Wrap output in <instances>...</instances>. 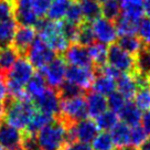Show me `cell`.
Listing matches in <instances>:
<instances>
[{
	"mask_svg": "<svg viewBox=\"0 0 150 150\" xmlns=\"http://www.w3.org/2000/svg\"><path fill=\"white\" fill-rule=\"evenodd\" d=\"M65 18L67 22H71V23L76 24V25H80L81 23H83L85 21L83 13H82V10H81L80 6H79L76 0L72 1L70 8L67 9V12L65 14Z\"/></svg>",
	"mask_w": 150,
	"mask_h": 150,
	"instance_id": "obj_38",
	"label": "cell"
},
{
	"mask_svg": "<svg viewBox=\"0 0 150 150\" xmlns=\"http://www.w3.org/2000/svg\"><path fill=\"white\" fill-rule=\"evenodd\" d=\"M72 1L73 0H52L47 13V19L52 21H60L61 19L65 18Z\"/></svg>",
	"mask_w": 150,
	"mask_h": 150,
	"instance_id": "obj_27",
	"label": "cell"
},
{
	"mask_svg": "<svg viewBox=\"0 0 150 150\" xmlns=\"http://www.w3.org/2000/svg\"><path fill=\"white\" fill-rule=\"evenodd\" d=\"M6 124L17 129H25L37 110L31 99H6Z\"/></svg>",
	"mask_w": 150,
	"mask_h": 150,
	"instance_id": "obj_4",
	"label": "cell"
},
{
	"mask_svg": "<svg viewBox=\"0 0 150 150\" xmlns=\"http://www.w3.org/2000/svg\"><path fill=\"white\" fill-rule=\"evenodd\" d=\"M64 60L72 66L94 69L93 61L88 54L87 47H82L80 44H71L64 52Z\"/></svg>",
	"mask_w": 150,
	"mask_h": 150,
	"instance_id": "obj_13",
	"label": "cell"
},
{
	"mask_svg": "<svg viewBox=\"0 0 150 150\" xmlns=\"http://www.w3.org/2000/svg\"><path fill=\"white\" fill-rule=\"evenodd\" d=\"M25 86H27L25 93L28 94V96L32 100V99H35L41 94L44 93V91L47 89V82L42 76V74L40 72H37L32 75V77L30 79V81Z\"/></svg>",
	"mask_w": 150,
	"mask_h": 150,
	"instance_id": "obj_24",
	"label": "cell"
},
{
	"mask_svg": "<svg viewBox=\"0 0 150 150\" xmlns=\"http://www.w3.org/2000/svg\"><path fill=\"white\" fill-rule=\"evenodd\" d=\"M98 127L96 122L92 119L85 118L83 120L74 124V132L76 141L88 144L94 140V138L98 135Z\"/></svg>",
	"mask_w": 150,
	"mask_h": 150,
	"instance_id": "obj_15",
	"label": "cell"
},
{
	"mask_svg": "<svg viewBox=\"0 0 150 150\" xmlns=\"http://www.w3.org/2000/svg\"><path fill=\"white\" fill-rule=\"evenodd\" d=\"M33 105L37 110L47 114L55 118L60 112V103L61 98L57 94V91L54 88H47L44 93L39 97L33 99Z\"/></svg>",
	"mask_w": 150,
	"mask_h": 150,
	"instance_id": "obj_9",
	"label": "cell"
},
{
	"mask_svg": "<svg viewBox=\"0 0 150 150\" xmlns=\"http://www.w3.org/2000/svg\"><path fill=\"white\" fill-rule=\"evenodd\" d=\"M52 0H31V7L38 18L42 19L47 16Z\"/></svg>",
	"mask_w": 150,
	"mask_h": 150,
	"instance_id": "obj_42",
	"label": "cell"
},
{
	"mask_svg": "<svg viewBox=\"0 0 150 150\" xmlns=\"http://www.w3.org/2000/svg\"><path fill=\"white\" fill-rule=\"evenodd\" d=\"M35 29L39 32V38L56 54H62L70 47L64 33L62 31L61 21H52L49 19H40Z\"/></svg>",
	"mask_w": 150,
	"mask_h": 150,
	"instance_id": "obj_2",
	"label": "cell"
},
{
	"mask_svg": "<svg viewBox=\"0 0 150 150\" xmlns=\"http://www.w3.org/2000/svg\"><path fill=\"white\" fill-rule=\"evenodd\" d=\"M141 122H142V128L147 134L150 135V110H147L144 114V116L141 117Z\"/></svg>",
	"mask_w": 150,
	"mask_h": 150,
	"instance_id": "obj_45",
	"label": "cell"
},
{
	"mask_svg": "<svg viewBox=\"0 0 150 150\" xmlns=\"http://www.w3.org/2000/svg\"><path fill=\"white\" fill-rule=\"evenodd\" d=\"M148 85H149V87H150V75L148 76Z\"/></svg>",
	"mask_w": 150,
	"mask_h": 150,
	"instance_id": "obj_50",
	"label": "cell"
},
{
	"mask_svg": "<svg viewBox=\"0 0 150 150\" xmlns=\"http://www.w3.org/2000/svg\"><path fill=\"white\" fill-rule=\"evenodd\" d=\"M86 105H87V115L92 118L98 117L100 114L107 110L108 107L107 98L95 92L87 94Z\"/></svg>",
	"mask_w": 150,
	"mask_h": 150,
	"instance_id": "obj_16",
	"label": "cell"
},
{
	"mask_svg": "<svg viewBox=\"0 0 150 150\" xmlns=\"http://www.w3.org/2000/svg\"><path fill=\"white\" fill-rule=\"evenodd\" d=\"M115 144L112 141V135L108 131L99 132L97 136L94 138L93 150H116L115 149Z\"/></svg>",
	"mask_w": 150,
	"mask_h": 150,
	"instance_id": "obj_34",
	"label": "cell"
},
{
	"mask_svg": "<svg viewBox=\"0 0 150 150\" xmlns=\"http://www.w3.org/2000/svg\"><path fill=\"white\" fill-rule=\"evenodd\" d=\"M55 52L47 47L40 38H35L25 57L28 59L33 67L40 71L44 66H47L55 57Z\"/></svg>",
	"mask_w": 150,
	"mask_h": 150,
	"instance_id": "obj_7",
	"label": "cell"
},
{
	"mask_svg": "<svg viewBox=\"0 0 150 150\" xmlns=\"http://www.w3.org/2000/svg\"><path fill=\"white\" fill-rule=\"evenodd\" d=\"M142 4H144L145 13L147 14V17L150 18V0H142Z\"/></svg>",
	"mask_w": 150,
	"mask_h": 150,
	"instance_id": "obj_47",
	"label": "cell"
},
{
	"mask_svg": "<svg viewBox=\"0 0 150 150\" xmlns=\"http://www.w3.org/2000/svg\"><path fill=\"white\" fill-rule=\"evenodd\" d=\"M54 118L53 116H50L47 114H44L42 112H39V110H35L33 116L31 117L30 122H29L27 128L24 129V132L28 134V135H31V136H35L39 130H41L43 127L47 126L49 122H51Z\"/></svg>",
	"mask_w": 150,
	"mask_h": 150,
	"instance_id": "obj_22",
	"label": "cell"
},
{
	"mask_svg": "<svg viewBox=\"0 0 150 150\" xmlns=\"http://www.w3.org/2000/svg\"><path fill=\"white\" fill-rule=\"evenodd\" d=\"M119 118L122 120L124 124H126L129 127L138 126L139 122H141V110L137 107L135 103H132L130 100H127L126 104L124 105V107L120 109Z\"/></svg>",
	"mask_w": 150,
	"mask_h": 150,
	"instance_id": "obj_18",
	"label": "cell"
},
{
	"mask_svg": "<svg viewBox=\"0 0 150 150\" xmlns=\"http://www.w3.org/2000/svg\"><path fill=\"white\" fill-rule=\"evenodd\" d=\"M19 57V53L12 45L0 47V74L6 76Z\"/></svg>",
	"mask_w": 150,
	"mask_h": 150,
	"instance_id": "obj_21",
	"label": "cell"
},
{
	"mask_svg": "<svg viewBox=\"0 0 150 150\" xmlns=\"http://www.w3.org/2000/svg\"><path fill=\"white\" fill-rule=\"evenodd\" d=\"M107 63L120 73L124 72L132 75L136 73L135 57L122 50L117 44L112 43L107 49Z\"/></svg>",
	"mask_w": 150,
	"mask_h": 150,
	"instance_id": "obj_6",
	"label": "cell"
},
{
	"mask_svg": "<svg viewBox=\"0 0 150 150\" xmlns=\"http://www.w3.org/2000/svg\"><path fill=\"white\" fill-rule=\"evenodd\" d=\"M7 93H8V91H7L5 76L2 74H0V102L7 99Z\"/></svg>",
	"mask_w": 150,
	"mask_h": 150,
	"instance_id": "obj_44",
	"label": "cell"
},
{
	"mask_svg": "<svg viewBox=\"0 0 150 150\" xmlns=\"http://www.w3.org/2000/svg\"><path fill=\"white\" fill-rule=\"evenodd\" d=\"M94 42H95V35L92 29V24L88 21H84L83 23L80 24L75 44H80L82 47H86L92 45Z\"/></svg>",
	"mask_w": 150,
	"mask_h": 150,
	"instance_id": "obj_31",
	"label": "cell"
},
{
	"mask_svg": "<svg viewBox=\"0 0 150 150\" xmlns=\"http://www.w3.org/2000/svg\"><path fill=\"white\" fill-rule=\"evenodd\" d=\"M115 27L117 30V33L120 35H128V34H135L137 32V27L138 22L134 21L131 19L127 18L125 16L120 14L116 20H115Z\"/></svg>",
	"mask_w": 150,
	"mask_h": 150,
	"instance_id": "obj_32",
	"label": "cell"
},
{
	"mask_svg": "<svg viewBox=\"0 0 150 150\" xmlns=\"http://www.w3.org/2000/svg\"><path fill=\"white\" fill-rule=\"evenodd\" d=\"M96 119V125L99 129L103 131L112 130L114 127L118 124V115L112 110H106L103 114H100Z\"/></svg>",
	"mask_w": 150,
	"mask_h": 150,
	"instance_id": "obj_33",
	"label": "cell"
},
{
	"mask_svg": "<svg viewBox=\"0 0 150 150\" xmlns=\"http://www.w3.org/2000/svg\"><path fill=\"white\" fill-rule=\"evenodd\" d=\"M136 62V73L149 76L150 75V49L149 47H142L141 51L135 56Z\"/></svg>",
	"mask_w": 150,
	"mask_h": 150,
	"instance_id": "obj_30",
	"label": "cell"
},
{
	"mask_svg": "<svg viewBox=\"0 0 150 150\" xmlns=\"http://www.w3.org/2000/svg\"><path fill=\"white\" fill-rule=\"evenodd\" d=\"M137 33H138V38L140 39L142 45L145 47H149L150 49V18L149 17H145L141 18L138 22V27H137Z\"/></svg>",
	"mask_w": 150,
	"mask_h": 150,
	"instance_id": "obj_37",
	"label": "cell"
},
{
	"mask_svg": "<svg viewBox=\"0 0 150 150\" xmlns=\"http://www.w3.org/2000/svg\"><path fill=\"white\" fill-rule=\"evenodd\" d=\"M95 76L96 75H95L94 69H86V67L71 65L66 70L65 79L66 81L77 85L85 92L92 87Z\"/></svg>",
	"mask_w": 150,
	"mask_h": 150,
	"instance_id": "obj_12",
	"label": "cell"
},
{
	"mask_svg": "<svg viewBox=\"0 0 150 150\" xmlns=\"http://www.w3.org/2000/svg\"><path fill=\"white\" fill-rule=\"evenodd\" d=\"M145 13L142 0H122L120 2V14L139 22Z\"/></svg>",
	"mask_w": 150,
	"mask_h": 150,
	"instance_id": "obj_19",
	"label": "cell"
},
{
	"mask_svg": "<svg viewBox=\"0 0 150 150\" xmlns=\"http://www.w3.org/2000/svg\"><path fill=\"white\" fill-rule=\"evenodd\" d=\"M147 139V132L141 126L130 128V147H138Z\"/></svg>",
	"mask_w": 150,
	"mask_h": 150,
	"instance_id": "obj_41",
	"label": "cell"
},
{
	"mask_svg": "<svg viewBox=\"0 0 150 150\" xmlns=\"http://www.w3.org/2000/svg\"><path fill=\"white\" fill-rule=\"evenodd\" d=\"M95 1H97V2H99V4H100V2H102V4H103V2H105V1H106V0H95Z\"/></svg>",
	"mask_w": 150,
	"mask_h": 150,
	"instance_id": "obj_49",
	"label": "cell"
},
{
	"mask_svg": "<svg viewBox=\"0 0 150 150\" xmlns=\"http://www.w3.org/2000/svg\"><path fill=\"white\" fill-rule=\"evenodd\" d=\"M91 88L93 89L95 93L106 96V95H109L112 92H115L116 82H115V80H112L106 75L98 74L97 76H95Z\"/></svg>",
	"mask_w": 150,
	"mask_h": 150,
	"instance_id": "obj_26",
	"label": "cell"
},
{
	"mask_svg": "<svg viewBox=\"0 0 150 150\" xmlns=\"http://www.w3.org/2000/svg\"><path fill=\"white\" fill-rule=\"evenodd\" d=\"M19 150H22V149H19Z\"/></svg>",
	"mask_w": 150,
	"mask_h": 150,
	"instance_id": "obj_53",
	"label": "cell"
},
{
	"mask_svg": "<svg viewBox=\"0 0 150 150\" xmlns=\"http://www.w3.org/2000/svg\"><path fill=\"white\" fill-rule=\"evenodd\" d=\"M118 47L122 50L127 52L128 54L132 55L134 57L141 51V49L144 47L141 43L140 39L136 37L135 34H128V35H120V38L117 39Z\"/></svg>",
	"mask_w": 150,
	"mask_h": 150,
	"instance_id": "obj_23",
	"label": "cell"
},
{
	"mask_svg": "<svg viewBox=\"0 0 150 150\" xmlns=\"http://www.w3.org/2000/svg\"><path fill=\"white\" fill-rule=\"evenodd\" d=\"M22 144V132L8 124L0 125V147L5 150H19Z\"/></svg>",
	"mask_w": 150,
	"mask_h": 150,
	"instance_id": "obj_14",
	"label": "cell"
},
{
	"mask_svg": "<svg viewBox=\"0 0 150 150\" xmlns=\"http://www.w3.org/2000/svg\"><path fill=\"white\" fill-rule=\"evenodd\" d=\"M135 105L140 110L150 109V87L139 88L135 95Z\"/></svg>",
	"mask_w": 150,
	"mask_h": 150,
	"instance_id": "obj_39",
	"label": "cell"
},
{
	"mask_svg": "<svg viewBox=\"0 0 150 150\" xmlns=\"http://www.w3.org/2000/svg\"><path fill=\"white\" fill-rule=\"evenodd\" d=\"M87 105L84 95L67 99H61L60 112L56 118H59L64 124L65 128L87 118Z\"/></svg>",
	"mask_w": 150,
	"mask_h": 150,
	"instance_id": "obj_5",
	"label": "cell"
},
{
	"mask_svg": "<svg viewBox=\"0 0 150 150\" xmlns=\"http://www.w3.org/2000/svg\"><path fill=\"white\" fill-rule=\"evenodd\" d=\"M137 150H150V137L147 138L140 146H138Z\"/></svg>",
	"mask_w": 150,
	"mask_h": 150,
	"instance_id": "obj_46",
	"label": "cell"
},
{
	"mask_svg": "<svg viewBox=\"0 0 150 150\" xmlns=\"http://www.w3.org/2000/svg\"><path fill=\"white\" fill-rule=\"evenodd\" d=\"M57 91V94L60 96L61 99H67V98H72V97H76V96H80V95H83L84 91L79 87L77 85L71 83L69 81L66 82H63L59 88L56 89Z\"/></svg>",
	"mask_w": 150,
	"mask_h": 150,
	"instance_id": "obj_35",
	"label": "cell"
},
{
	"mask_svg": "<svg viewBox=\"0 0 150 150\" xmlns=\"http://www.w3.org/2000/svg\"><path fill=\"white\" fill-rule=\"evenodd\" d=\"M117 1H118V2H122V0H117Z\"/></svg>",
	"mask_w": 150,
	"mask_h": 150,
	"instance_id": "obj_52",
	"label": "cell"
},
{
	"mask_svg": "<svg viewBox=\"0 0 150 150\" xmlns=\"http://www.w3.org/2000/svg\"><path fill=\"white\" fill-rule=\"evenodd\" d=\"M112 138L118 149L130 147V127L124 122H118L112 129Z\"/></svg>",
	"mask_w": 150,
	"mask_h": 150,
	"instance_id": "obj_20",
	"label": "cell"
},
{
	"mask_svg": "<svg viewBox=\"0 0 150 150\" xmlns=\"http://www.w3.org/2000/svg\"><path fill=\"white\" fill-rule=\"evenodd\" d=\"M62 150H93V148L88 145V144H84V142H80V141H75V142H71V144H66L64 148Z\"/></svg>",
	"mask_w": 150,
	"mask_h": 150,
	"instance_id": "obj_43",
	"label": "cell"
},
{
	"mask_svg": "<svg viewBox=\"0 0 150 150\" xmlns=\"http://www.w3.org/2000/svg\"><path fill=\"white\" fill-rule=\"evenodd\" d=\"M18 28L16 18L0 21V47L9 45L12 42V39Z\"/></svg>",
	"mask_w": 150,
	"mask_h": 150,
	"instance_id": "obj_28",
	"label": "cell"
},
{
	"mask_svg": "<svg viewBox=\"0 0 150 150\" xmlns=\"http://www.w3.org/2000/svg\"><path fill=\"white\" fill-rule=\"evenodd\" d=\"M80 6L85 21L93 22L94 20L100 17L102 14V6L95 0H76Z\"/></svg>",
	"mask_w": 150,
	"mask_h": 150,
	"instance_id": "obj_25",
	"label": "cell"
},
{
	"mask_svg": "<svg viewBox=\"0 0 150 150\" xmlns=\"http://www.w3.org/2000/svg\"><path fill=\"white\" fill-rule=\"evenodd\" d=\"M33 74V66L29 60L25 56H20L6 75V85L10 98L31 99L25 93V85Z\"/></svg>",
	"mask_w": 150,
	"mask_h": 150,
	"instance_id": "obj_1",
	"label": "cell"
},
{
	"mask_svg": "<svg viewBox=\"0 0 150 150\" xmlns=\"http://www.w3.org/2000/svg\"><path fill=\"white\" fill-rule=\"evenodd\" d=\"M37 38V30L33 27L18 25L12 39L11 45L18 52L20 56H25L31 44Z\"/></svg>",
	"mask_w": 150,
	"mask_h": 150,
	"instance_id": "obj_11",
	"label": "cell"
},
{
	"mask_svg": "<svg viewBox=\"0 0 150 150\" xmlns=\"http://www.w3.org/2000/svg\"><path fill=\"white\" fill-rule=\"evenodd\" d=\"M5 110H6V104L0 102V122L1 119L5 117Z\"/></svg>",
	"mask_w": 150,
	"mask_h": 150,
	"instance_id": "obj_48",
	"label": "cell"
},
{
	"mask_svg": "<svg viewBox=\"0 0 150 150\" xmlns=\"http://www.w3.org/2000/svg\"><path fill=\"white\" fill-rule=\"evenodd\" d=\"M102 14L104 18L115 22V20L120 16V5L117 0H106L102 5Z\"/></svg>",
	"mask_w": 150,
	"mask_h": 150,
	"instance_id": "obj_36",
	"label": "cell"
},
{
	"mask_svg": "<svg viewBox=\"0 0 150 150\" xmlns=\"http://www.w3.org/2000/svg\"><path fill=\"white\" fill-rule=\"evenodd\" d=\"M66 62L64 57L55 56L47 66H44L39 72L42 74L44 80L51 88L57 89L59 86L64 82L66 74Z\"/></svg>",
	"mask_w": 150,
	"mask_h": 150,
	"instance_id": "obj_8",
	"label": "cell"
},
{
	"mask_svg": "<svg viewBox=\"0 0 150 150\" xmlns=\"http://www.w3.org/2000/svg\"><path fill=\"white\" fill-rule=\"evenodd\" d=\"M126 99L119 92H112V94L108 95L107 98V105L110 108V110L114 112H119L120 109L124 107V105L126 104Z\"/></svg>",
	"mask_w": 150,
	"mask_h": 150,
	"instance_id": "obj_40",
	"label": "cell"
},
{
	"mask_svg": "<svg viewBox=\"0 0 150 150\" xmlns=\"http://www.w3.org/2000/svg\"><path fill=\"white\" fill-rule=\"evenodd\" d=\"M116 87L126 100H130L132 97H135L137 91H138L135 76L132 74H128V73L120 74V76L117 79Z\"/></svg>",
	"mask_w": 150,
	"mask_h": 150,
	"instance_id": "obj_17",
	"label": "cell"
},
{
	"mask_svg": "<svg viewBox=\"0 0 150 150\" xmlns=\"http://www.w3.org/2000/svg\"><path fill=\"white\" fill-rule=\"evenodd\" d=\"M88 54L93 61L94 69H98L107 62V47L103 43L94 42L87 47Z\"/></svg>",
	"mask_w": 150,
	"mask_h": 150,
	"instance_id": "obj_29",
	"label": "cell"
},
{
	"mask_svg": "<svg viewBox=\"0 0 150 150\" xmlns=\"http://www.w3.org/2000/svg\"><path fill=\"white\" fill-rule=\"evenodd\" d=\"M39 150H62L66 145V128L64 124L54 118L35 135Z\"/></svg>",
	"mask_w": 150,
	"mask_h": 150,
	"instance_id": "obj_3",
	"label": "cell"
},
{
	"mask_svg": "<svg viewBox=\"0 0 150 150\" xmlns=\"http://www.w3.org/2000/svg\"><path fill=\"white\" fill-rule=\"evenodd\" d=\"M92 29H93L95 39L99 43L103 44H112L117 40V30L115 27V23L112 21H109L104 17H99L92 22Z\"/></svg>",
	"mask_w": 150,
	"mask_h": 150,
	"instance_id": "obj_10",
	"label": "cell"
},
{
	"mask_svg": "<svg viewBox=\"0 0 150 150\" xmlns=\"http://www.w3.org/2000/svg\"><path fill=\"white\" fill-rule=\"evenodd\" d=\"M0 150H5V149H4V148H2V147H0Z\"/></svg>",
	"mask_w": 150,
	"mask_h": 150,
	"instance_id": "obj_51",
	"label": "cell"
}]
</instances>
